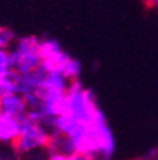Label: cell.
Listing matches in <instances>:
<instances>
[{
    "instance_id": "obj_2",
    "label": "cell",
    "mask_w": 158,
    "mask_h": 160,
    "mask_svg": "<svg viewBox=\"0 0 158 160\" xmlns=\"http://www.w3.org/2000/svg\"><path fill=\"white\" fill-rule=\"evenodd\" d=\"M40 39L36 36L22 37L16 42L10 52V64L17 73H27L40 67L41 56L39 52Z\"/></svg>"
},
{
    "instance_id": "obj_6",
    "label": "cell",
    "mask_w": 158,
    "mask_h": 160,
    "mask_svg": "<svg viewBox=\"0 0 158 160\" xmlns=\"http://www.w3.org/2000/svg\"><path fill=\"white\" fill-rule=\"evenodd\" d=\"M13 72L10 64V52L9 49H0V80L9 76Z\"/></svg>"
},
{
    "instance_id": "obj_5",
    "label": "cell",
    "mask_w": 158,
    "mask_h": 160,
    "mask_svg": "<svg viewBox=\"0 0 158 160\" xmlns=\"http://www.w3.org/2000/svg\"><path fill=\"white\" fill-rule=\"evenodd\" d=\"M61 74L67 77V79L71 82V80H76V79H80V73H81V63H80L77 59L70 56L69 60H67L64 66L61 67Z\"/></svg>"
},
{
    "instance_id": "obj_4",
    "label": "cell",
    "mask_w": 158,
    "mask_h": 160,
    "mask_svg": "<svg viewBox=\"0 0 158 160\" xmlns=\"http://www.w3.org/2000/svg\"><path fill=\"white\" fill-rule=\"evenodd\" d=\"M20 133V119L0 112V143L13 144Z\"/></svg>"
},
{
    "instance_id": "obj_1",
    "label": "cell",
    "mask_w": 158,
    "mask_h": 160,
    "mask_svg": "<svg viewBox=\"0 0 158 160\" xmlns=\"http://www.w3.org/2000/svg\"><path fill=\"white\" fill-rule=\"evenodd\" d=\"M50 139H51L50 130L46 126L27 117L26 113V116L20 119V133L12 146L16 153L24 154L37 149H47Z\"/></svg>"
},
{
    "instance_id": "obj_11",
    "label": "cell",
    "mask_w": 158,
    "mask_h": 160,
    "mask_svg": "<svg viewBox=\"0 0 158 160\" xmlns=\"http://www.w3.org/2000/svg\"><path fill=\"white\" fill-rule=\"evenodd\" d=\"M94 160H104V159H94Z\"/></svg>"
},
{
    "instance_id": "obj_3",
    "label": "cell",
    "mask_w": 158,
    "mask_h": 160,
    "mask_svg": "<svg viewBox=\"0 0 158 160\" xmlns=\"http://www.w3.org/2000/svg\"><path fill=\"white\" fill-rule=\"evenodd\" d=\"M27 110H29V106L20 93H10L0 96V112L22 119L26 116Z\"/></svg>"
},
{
    "instance_id": "obj_7",
    "label": "cell",
    "mask_w": 158,
    "mask_h": 160,
    "mask_svg": "<svg viewBox=\"0 0 158 160\" xmlns=\"http://www.w3.org/2000/svg\"><path fill=\"white\" fill-rule=\"evenodd\" d=\"M14 42V33L7 27H0V49H10Z\"/></svg>"
},
{
    "instance_id": "obj_9",
    "label": "cell",
    "mask_w": 158,
    "mask_h": 160,
    "mask_svg": "<svg viewBox=\"0 0 158 160\" xmlns=\"http://www.w3.org/2000/svg\"><path fill=\"white\" fill-rule=\"evenodd\" d=\"M69 159L70 160H94L91 156L84 154V153H71V154H69Z\"/></svg>"
},
{
    "instance_id": "obj_10",
    "label": "cell",
    "mask_w": 158,
    "mask_h": 160,
    "mask_svg": "<svg viewBox=\"0 0 158 160\" xmlns=\"http://www.w3.org/2000/svg\"><path fill=\"white\" fill-rule=\"evenodd\" d=\"M152 6H158V0H152Z\"/></svg>"
},
{
    "instance_id": "obj_8",
    "label": "cell",
    "mask_w": 158,
    "mask_h": 160,
    "mask_svg": "<svg viewBox=\"0 0 158 160\" xmlns=\"http://www.w3.org/2000/svg\"><path fill=\"white\" fill-rule=\"evenodd\" d=\"M49 160H70L69 154L61 153V152H50Z\"/></svg>"
}]
</instances>
